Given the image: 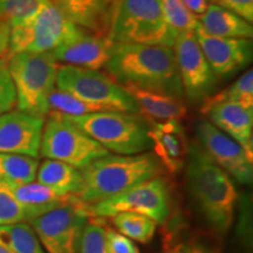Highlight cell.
<instances>
[{"label": "cell", "instance_id": "cell-35", "mask_svg": "<svg viewBox=\"0 0 253 253\" xmlns=\"http://www.w3.org/2000/svg\"><path fill=\"white\" fill-rule=\"evenodd\" d=\"M106 242L109 253H141L131 239L110 227H106Z\"/></svg>", "mask_w": 253, "mask_h": 253}, {"label": "cell", "instance_id": "cell-37", "mask_svg": "<svg viewBox=\"0 0 253 253\" xmlns=\"http://www.w3.org/2000/svg\"><path fill=\"white\" fill-rule=\"evenodd\" d=\"M181 249L185 253H221L220 250L203 239H194L188 244L182 245Z\"/></svg>", "mask_w": 253, "mask_h": 253}, {"label": "cell", "instance_id": "cell-26", "mask_svg": "<svg viewBox=\"0 0 253 253\" xmlns=\"http://www.w3.org/2000/svg\"><path fill=\"white\" fill-rule=\"evenodd\" d=\"M110 218L115 230L132 242L148 244L156 233L157 224L144 214L125 211L114 214Z\"/></svg>", "mask_w": 253, "mask_h": 253}, {"label": "cell", "instance_id": "cell-14", "mask_svg": "<svg viewBox=\"0 0 253 253\" xmlns=\"http://www.w3.org/2000/svg\"><path fill=\"white\" fill-rule=\"evenodd\" d=\"M195 34L218 80L232 77L252 61V39L213 37L205 33L199 25L195 28Z\"/></svg>", "mask_w": 253, "mask_h": 253}, {"label": "cell", "instance_id": "cell-19", "mask_svg": "<svg viewBox=\"0 0 253 253\" xmlns=\"http://www.w3.org/2000/svg\"><path fill=\"white\" fill-rule=\"evenodd\" d=\"M66 19L91 33L107 37L115 0H48Z\"/></svg>", "mask_w": 253, "mask_h": 253}, {"label": "cell", "instance_id": "cell-8", "mask_svg": "<svg viewBox=\"0 0 253 253\" xmlns=\"http://www.w3.org/2000/svg\"><path fill=\"white\" fill-rule=\"evenodd\" d=\"M109 154L65 115L50 112L43 122L40 155L47 160L61 161L84 169L97 158Z\"/></svg>", "mask_w": 253, "mask_h": 253}, {"label": "cell", "instance_id": "cell-16", "mask_svg": "<svg viewBox=\"0 0 253 253\" xmlns=\"http://www.w3.org/2000/svg\"><path fill=\"white\" fill-rule=\"evenodd\" d=\"M114 43L106 36L81 30L78 36L52 50L59 65L100 71L108 63Z\"/></svg>", "mask_w": 253, "mask_h": 253}, {"label": "cell", "instance_id": "cell-27", "mask_svg": "<svg viewBox=\"0 0 253 253\" xmlns=\"http://www.w3.org/2000/svg\"><path fill=\"white\" fill-rule=\"evenodd\" d=\"M212 101H230L242 104L245 108L253 110V72L246 69L244 74L218 94L208 97Z\"/></svg>", "mask_w": 253, "mask_h": 253}, {"label": "cell", "instance_id": "cell-25", "mask_svg": "<svg viewBox=\"0 0 253 253\" xmlns=\"http://www.w3.org/2000/svg\"><path fill=\"white\" fill-rule=\"evenodd\" d=\"M0 244L13 253H47L26 221L0 225Z\"/></svg>", "mask_w": 253, "mask_h": 253}, {"label": "cell", "instance_id": "cell-11", "mask_svg": "<svg viewBox=\"0 0 253 253\" xmlns=\"http://www.w3.org/2000/svg\"><path fill=\"white\" fill-rule=\"evenodd\" d=\"M90 214L77 198L28 221L47 253H77Z\"/></svg>", "mask_w": 253, "mask_h": 253}, {"label": "cell", "instance_id": "cell-20", "mask_svg": "<svg viewBox=\"0 0 253 253\" xmlns=\"http://www.w3.org/2000/svg\"><path fill=\"white\" fill-rule=\"evenodd\" d=\"M8 189L20 205L26 223L69 203L74 198V196H60L48 186L34 181L8 186Z\"/></svg>", "mask_w": 253, "mask_h": 253}, {"label": "cell", "instance_id": "cell-40", "mask_svg": "<svg viewBox=\"0 0 253 253\" xmlns=\"http://www.w3.org/2000/svg\"><path fill=\"white\" fill-rule=\"evenodd\" d=\"M0 253H13V252H12L11 250H9V249L5 248L4 245H1V244H0Z\"/></svg>", "mask_w": 253, "mask_h": 253}, {"label": "cell", "instance_id": "cell-9", "mask_svg": "<svg viewBox=\"0 0 253 253\" xmlns=\"http://www.w3.org/2000/svg\"><path fill=\"white\" fill-rule=\"evenodd\" d=\"M81 30L84 28L71 23L48 1L28 20L11 27L7 55L52 52Z\"/></svg>", "mask_w": 253, "mask_h": 253}, {"label": "cell", "instance_id": "cell-1", "mask_svg": "<svg viewBox=\"0 0 253 253\" xmlns=\"http://www.w3.org/2000/svg\"><path fill=\"white\" fill-rule=\"evenodd\" d=\"M185 177L190 197L207 225L218 238L226 237L239 201L232 177L209 157L197 141H189Z\"/></svg>", "mask_w": 253, "mask_h": 253}, {"label": "cell", "instance_id": "cell-17", "mask_svg": "<svg viewBox=\"0 0 253 253\" xmlns=\"http://www.w3.org/2000/svg\"><path fill=\"white\" fill-rule=\"evenodd\" d=\"M202 114L253 157V110L230 101H203Z\"/></svg>", "mask_w": 253, "mask_h": 253}, {"label": "cell", "instance_id": "cell-21", "mask_svg": "<svg viewBox=\"0 0 253 253\" xmlns=\"http://www.w3.org/2000/svg\"><path fill=\"white\" fill-rule=\"evenodd\" d=\"M137 104L140 114L149 121H168L184 119L188 114L186 106L179 97L169 94L125 87Z\"/></svg>", "mask_w": 253, "mask_h": 253}, {"label": "cell", "instance_id": "cell-23", "mask_svg": "<svg viewBox=\"0 0 253 253\" xmlns=\"http://www.w3.org/2000/svg\"><path fill=\"white\" fill-rule=\"evenodd\" d=\"M38 182L48 186L60 196H77L84 188L81 170L55 160H46L39 164L37 171Z\"/></svg>", "mask_w": 253, "mask_h": 253}, {"label": "cell", "instance_id": "cell-12", "mask_svg": "<svg viewBox=\"0 0 253 253\" xmlns=\"http://www.w3.org/2000/svg\"><path fill=\"white\" fill-rule=\"evenodd\" d=\"M172 48L184 95L191 102H203L213 94L219 80L202 52L195 31L179 33Z\"/></svg>", "mask_w": 253, "mask_h": 253}, {"label": "cell", "instance_id": "cell-30", "mask_svg": "<svg viewBox=\"0 0 253 253\" xmlns=\"http://www.w3.org/2000/svg\"><path fill=\"white\" fill-rule=\"evenodd\" d=\"M168 25L177 34L186 31H195L198 19L186 8L182 0H160Z\"/></svg>", "mask_w": 253, "mask_h": 253}, {"label": "cell", "instance_id": "cell-39", "mask_svg": "<svg viewBox=\"0 0 253 253\" xmlns=\"http://www.w3.org/2000/svg\"><path fill=\"white\" fill-rule=\"evenodd\" d=\"M9 33L11 26L6 21L0 20V58H4L8 53Z\"/></svg>", "mask_w": 253, "mask_h": 253}, {"label": "cell", "instance_id": "cell-32", "mask_svg": "<svg viewBox=\"0 0 253 253\" xmlns=\"http://www.w3.org/2000/svg\"><path fill=\"white\" fill-rule=\"evenodd\" d=\"M25 221L23 210L7 185L0 183V225Z\"/></svg>", "mask_w": 253, "mask_h": 253}, {"label": "cell", "instance_id": "cell-6", "mask_svg": "<svg viewBox=\"0 0 253 253\" xmlns=\"http://www.w3.org/2000/svg\"><path fill=\"white\" fill-rule=\"evenodd\" d=\"M66 118L108 153L136 155L150 150L153 145L149 135L150 125L141 114L106 110Z\"/></svg>", "mask_w": 253, "mask_h": 253}, {"label": "cell", "instance_id": "cell-36", "mask_svg": "<svg viewBox=\"0 0 253 253\" xmlns=\"http://www.w3.org/2000/svg\"><path fill=\"white\" fill-rule=\"evenodd\" d=\"M214 4L229 9L248 23L253 21V0H214Z\"/></svg>", "mask_w": 253, "mask_h": 253}, {"label": "cell", "instance_id": "cell-28", "mask_svg": "<svg viewBox=\"0 0 253 253\" xmlns=\"http://www.w3.org/2000/svg\"><path fill=\"white\" fill-rule=\"evenodd\" d=\"M47 2L48 0H0V20L15 26L33 17Z\"/></svg>", "mask_w": 253, "mask_h": 253}, {"label": "cell", "instance_id": "cell-5", "mask_svg": "<svg viewBox=\"0 0 253 253\" xmlns=\"http://www.w3.org/2000/svg\"><path fill=\"white\" fill-rule=\"evenodd\" d=\"M15 88L17 110L46 119L49 95L56 87L60 65L52 53H15L6 55Z\"/></svg>", "mask_w": 253, "mask_h": 253}, {"label": "cell", "instance_id": "cell-41", "mask_svg": "<svg viewBox=\"0 0 253 253\" xmlns=\"http://www.w3.org/2000/svg\"><path fill=\"white\" fill-rule=\"evenodd\" d=\"M169 253H185L184 251H183V250L179 248V249H173L172 251H170Z\"/></svg>", "mask_w": 253, "mask_h": 253}, {"label": "cell", "instance_id": "cell-22", "mask_svg": "<svg viewBox=\"0 0 253 253\" xmlns=\"http://www.w3.org/2000/svg\"><path fill=\"white\" fill-rule=\"evenodd\" d=\"M198 25L205 33L213 37L252 39L253 27L239 15L217 4L209 8L198 18Z\"/></svg>", "mask_w": 253, "mask_h": 253}, {"label": "cell", "instance_id": "cell-15", "mask_svg": "<svg viewBox=\"0 0 253 253\" xmlns=\"http://www.w3.org/2000/svg\"><path fill=\"white\" fill-rule=\"evenodd\" d=\"M45 119L11 110L0 116V153L40 157Z\"/></svg>", "mask_w": 253, "mask_h": 253}, {"label": "cell", "instance_id": "cell-7", "mask_svg": "<svg viewBox=\"0 0 253 253\" xmlns=\"http://www.w3.org/2000/svg\"><path fill=\"white\" fill-rule=\"evenodd\" d=\"M56 88L74 95L100 110L140 114L137 104L122 84L101 71L60 65Z\"/></svg>", "mask_w": 253, "mask_h": 253}, {"label": "cell", "instance_id": "cell-3", "mask_svg": "<svg viewBox=\"0 0 253 253\" xmlns=\"http://www.w3.org/2000/svg\"><path fill=\"white\" fill-rule=\"evenodd\" d=\"M164 168L154 153L136 155L107 154L81 170L84 188L75 196L84 205L104 199L154 177L163 175Z\"/></svg>", "mask_w": 253, "mask_h": 253}, {"label": "cell", "instance_id": "cell-24", "mask_svg": "<svg viewBox=\"0 0 253 253\" xmlns=\"http://www.w3.org/2000/svg\"><path fill=\"white\" fill-rule=\"evenodd\" d=\"M39 164V158L0 153V183L12 186L33 182Z\"/></svg>", "mask_w": 253, "mask_h": 253}, {"label": "cell", "instance_id": "cell-18", "mask_svg": "<svg viewBox=\"0 0 253 253\" xmlns=\"http://www.w3.org/2000/svg\"><path fill=\"white\" fill-rule=\"evenodd\" d=\"M151 149L164 169L170 173H178L185 167L189 140L179 120L149 121Z\"/></svg>", "mask_w": 253, "mask_h": 253}, {"label": "cell", "instance_id": "cell-31", "mask_svg": "<svg viewBox=\"0 0 253 253\" xmlns=\"http://www.w3.org/2000/svg\"><path fill=\"white\" fill-rule=\"evenodd\" d=\"M106 227V223L100 217H90L82 232L77 253H109Z\"/></svg>", "mask_w": 253, "mask_h": 253}, {"label": "cell", "instance_id": "cell-29", "mask_svg": "<svg viewBox=\"0 0 253 253\" xmlns=\"http://www.w3.org/2000/svg\"><path fill=\"white\" fill-rule=\"evenodd\" d=\"M49 113L54 112L66 116H82L87 114L103 112L91 104L84 102L74 95L54 88L48 99Z\"/></svg>", "mask_w": 253, "mask_h": 253}, {"label": "cell", "instance_id": "cell-2", "mask_svg": "<svg viewBox=\"0 0 253 253\" xmlns=\"http://www.w3.org/2000/svg\"><path fill=\"white\" fill-rule=\"evenodd\" d=\"M104 68L123 87L184 96L172 47L114 43Z\"/></svg>", "mask_w": 253, "mask_h": 253}, {"label": "cell", "instance_id": "cell-13", "mask_svg": "<svg viewBox=\"0 0 253 253\" xmlns=\"http://www.w3.org/2000/svg\"><path fill=\"white\" fill-rule=\"evenodd\" d=\"M195 134L197 143L218 167L240 184H252L253 157L242 145L207 119H198L195 122Z\"/></svg>", "mask_w": 253, "mask_h": 253}, {"label": "cell", "instance_id": "cell-38", "mask_svg": "<svg viewBox=\"0 0 253 253\" xmlns=\"http://www.w3.org/2000/svg\"><path fill=\"white\" fill-rule=\"evenodd\" d=\"M182 1L197 19L207 11L209 6L214 4V0H182Z\"/></svg>", "mask_w": 253, "mask_h": 253}, {"label": "cell", "instance_id": "cell-10", "mask_svg": "<svg viewBox=\"0 0 253 253\" xmlns=\"http://www.w3.org/2000/svg\"><path fill=\"white\" fill-rule=\"evenodd\" d=\"M86 207L90 217H112L119 212L130 211L144 214L156 224L164 225L171 213V194L169 183L160 175Z\"/></svg>", "mask_w": 253, "mask_h": 253}, {"label": "cell", "instance_id": "cell-4", "mask_svg": "<svg viewBox=\"0 0 253 253\" xmlns=\"http://www.w3.org/2000/svg\"><path fill=\"white\" fill-rule=\"evenodd\" d=\"M178 34L168 25L160 0H115L107 38L113 43L173 47Z\"/></svg>", "mask_w": 253, "mask_h": 253}, {"label": "cell", "instance_id": "cell-33", "mask_svg": "<svg viewBox=\"0 0 253 253\" xmlns=\"http://www.w3.org/2000/svg\"><path fill=\"white\" fill-rule=\"evenodd\" d=\"M15 88L9 74L7 58H0V116L11 112L14 108Z\"/></svg>", "mask_w": 253, "mask_h": 253}, {"label": "cell", "instance_id": "cell-34", "mask_svg": "<svg viewBox=\"0 0 253 253\" xmlns=\"http://www.w3.org/2000/svg\"><path fill=\"white\" fill-rule=\"evenodd\" d=\"M237 205L239 207V219L237 225V237L239 238V243L246 250L252 245V205L251 198L249 196H244L238 201Z\"/></svg>", "mask_w": 253, "mask_h": 253}]
</instances>
